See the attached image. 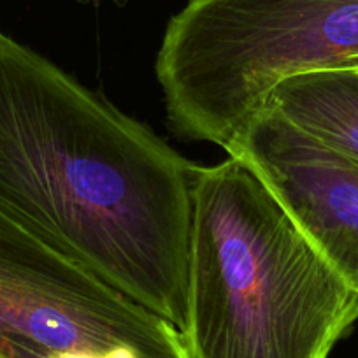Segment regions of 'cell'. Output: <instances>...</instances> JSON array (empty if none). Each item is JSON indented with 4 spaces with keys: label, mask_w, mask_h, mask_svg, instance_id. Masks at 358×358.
<instances>
[{
    "label": "cell",
    "mask_w": 358,
    "mask_h": 358,
    "mask_svg": "<svg viewBox=\"0 0 358 358\" xmlns=\"http://www.w3.org/2000/svg\"><path fill=\"white\" fill-rule=\"evenodd\" d=\"M197 167L0 34V213L181 336Z\"/></svg>",
    "instance_id": "obj_1"
},
{
    "label": "cell",
    "mask_w": 358,
    "mask_h": 358,
    "mask_svg": "<svg viewBox=\"0 0 358 358\" xmlns=\"http://www.w3.org/2000/svg\"><path fill=\"white\" fill-rule=\"evenodd\" d=\"M357 318L358 292L243 160L197 167L188 358H327Z\"/></svg>",
    "instance_id": "obj_2"
},
{
    "label": "cell",
    "mask_w": 358,
    "mask_h": 358,
    "mask_svg": "<svg viewBox=\"0 0 358 358\" xmlns=\"http://www.w3.org/2000/svg\"><path fill=\"white\" fill-rule=\"evenodd\" d=\"M167 44L188 101L232 136L283 79L357 60L358 0H190Z\"/></svg>",
    "instance_id": "obj_3"
},
{
    "label": "cell",
    "mask_w": 358,
    "mask_h": 358,
    "mask_svg": "<svg viewBox=\"0 0 358 358\" xmlns=\"http://www.w3.org/2000/svg\"><path fill=\"white\" fill-rule=\"evenodd\" d=\"M188 358L165 320L0 213V358Z\"/></svg>",
    "instance_id": "obj_4"
},
{
    "label": "cell",
    "mask_w": 358,
    "mask_h": 358,
    "mask_svg": "<svg viewBox=\"0 0 358 358\" xmlns=\"http://www.w3.org/2000/svg\"><path fill=\"white\" fill-rule=\"evenodd\" d=\"M276 195L302 232L358 292V162L265 104L225 148Z\"/></svg>",
    "instance_id": "obj_5"
},
{
    "label": "cell",
    "mask_w": 358,
    "mask_h": 358,
    "mask_svg": "<svg viewBox=\"0 0 358 358\" xmlns=\"http://www.w3.org/2000/svg\"><path fill=\"white\" fill-rule=\"evenodd\" d=\"M267 104L301 130L358 162V69L292 76L271 92Z\"/></svg>",
    "instance_id": "obj_6"
},
{
    "label": "cell",
    "mask_w": 358,
    "mask_h": 358,
    "mask_svg": "<svg viewBox=\"0 0 358 358\" xmlns=\"http://www.w3.org/2000/svg\"><path fill=\"white\" fill-rule=\"evenodd\" d=\"M57 358H137L136 353L130 350H118L108 355H90V353H65Z\"/></svg>",
    "instance_id": "obj_7"
},
{
    "label": "cell",
    "mask_w": 358,
    "mask_h": 358,
    "mask_svg": "<svg viewBox=\"0 0 358 358\" xmlns=\"http://www.w3.org/2000/svg\"><path fill=\"white\" fill-rule=\"evenodd\" d=\"M343 67H351V69H358V58L357 60H351V62H348L346 65H343Z\"/></svg>",
    "instance_id": "obj_8"
}]
</instances>
